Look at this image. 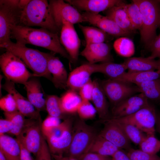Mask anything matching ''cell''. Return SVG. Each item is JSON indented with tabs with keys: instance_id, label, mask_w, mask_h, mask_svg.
I'll return each instance as SVG.
<instances>
[{
	"instance_id": "cell-1",
	"label": "cell",
	"mask_w": 160,
	"mask_h": 160,
	"mask_svg": "<svg viewBox=\"0 0 160 160\" xmlns=\"http://www.w3.org/2000/svg\"><path fill=\"white\" fill-rule=\"evenodd\" d=\"M58 34L43 28L38 29L18 25L12 28L10 38L21 44H31L43 47L53 53L60 54L72 63L69 55L60 42Z\"/></svg>"
},
{
	"instance_id": "cell-2",
	"label": "cell",
	"mask_w": 160,
	"mask_h": 160,
	"mask_svg": "<svg viewBox=\"0 0 160 160\" xmlns=\"http://www.w3.org/2000/svg\"><path fill=\"white\" fill-rule=\"evenodd\" d=\"M20 25L39 26L58 34L60 31L46 0H30L22 11Z\"/></svg>"
},
{
	"instance_id": "cell-3",
	"label": "cell",
	"mask_w": 160,
	"mask_h": 160,
	"mask_svg": "<svg viewBox=\"0 0 160 160\" xmlns=\"http://www.w3.org/2000/svg\"><path fill=\"white\" fill-rule=\"evenodd\" d=\"M2 48L20 58L32 71L34 76L42 77L52 81V76L47 69L45 52L12 41Z\"/></svg>"
},
{
	"instance_id": "cell-4",
	"label": "cell",
	"mask_w": 160,
	"mask_h": 160,
	"mask_svg": "<svg viewBox=\"0 0 160 160\" xmlns=\"http://www.w3.org/2000/svg\"><path fill=\"white\" fill-rule=\"evenodd\" d=\"M30 0H0V47L11 41L12 28L20 25L22 11Z\"/></svg>"
},
{
	"instance_id": "cell-5",
	"label": "cell",
	"mask_w": 160,
	"mask_h": 160,
	"mask_svg": "<svg viewBox=\"0 0 160 160\" xmlns=\"http://www.w3.org/2000/svg\"><path fill=\"white\" fill-rule=\"evenodd\" d=\"M138 6L142 16L140 30L141 40L148 47L157 36L156 30L160 25V1L133 0Z\"/></svg>"
},
{
	"instance_id": "cell-6",
	"label": "cell",
	"mask_w": 160,
	"mask_h": 160,
	"mask_svg": "<svg viewBox=\"0 0 160 160\" xmlns=\"http://www.w3.org/2000/svg\"><path fill=\"white\" fill-rule=\"evenodd\" d=\"M73 125L71 143L65 153L77 159L88 152L98 134L94 127L80 119Z\"/></svg>"
},
{
	"instance_id": "cell-7",
	"label": "cell",
	"mask_w": 160,
	"mask_h": 160,
	"mask_svg": "<svg viewBox=\"0 0 160 160\" xmlns=\"http://www.w3.org/2000/svg\"><path fill=\"white\" fill-rule=\"evenodd\" d=\"M0 66L5 78L15 83L23 85L34 76L21 59L9 51H6L0 56Z\"/></svg>"
},
{
	"instance_id": "cell-8",
	"label": "cell",
	"mask_w": 160,
	"mask_h": 160,
	"mask_svg": "<svg viewBox=\"0 0 160 160\" xmlns=\"http://www.w3.org/2000/svg\"><path fill=\"white\" fill-rule=\"evenodd\" d=\"M73 127L72 118L68 117L44 138L51 154L63 155L66 153L71 143Z\"/></svg>"
},
{
	"instance_id": "cell-9",
	"label": "cell",
	"mask_w": 160,
	"mask_h": 160,
	"mask_svg": "<svg viewBox=\"0 0 160 160\" xmlns=\"http://www.w3.org/2000/svg\"><path fill=\"white\" fill-rule=\"evenodd\" d=\"M157 115L154 107L149 104L129 116L113 118L131 124L148 135L155 134Z\"/></svg>"
},
{
	"instance_id": "cell-10",
	"label": "cell",
	"mask_w": 160,
	"mask_h": 160,
	"mask_svg": "<svg viewBox=\"0 0 160 160\" xmlns=\"http://www.w3.org/2000/svg\"><path fill=\"white\" fill-rule=\"evenodd\" d=\"M99 82L106 97L113 106L134 94L140 92L136 86L121 81L109 79Z\"/></svg>"
},
{
	"instance_id": "cell-11",
	"label": "cell",
	"mask_w": 160,
	"mask_h": 160,
	"mask_svg": "<svg viewBox=\"0 0 160 160\" xmlns=\"http://www.w3.org/2000/svg\"><path fill=\"white\" fill-rule=\"evenodd\" d=\"M41 121L26 119L23 129L16 139L31 153L36 156L41 145L43 136L41 129Z\"/></svg>"
},
{
	"instance_id": "cell-12",
	"label": "cell",
	"mask_w": 160,
	"mask_h": 160,
	"mask_svg": "<svg viewBox=\"0 0 160 160\" xmlns=\"http://www.w3.org/2000/svg\"><path fill=\"white\" fill-rule=\"evenodd\" d=\"M49 2L54 20L60 30L64 20L73 25L84 22L81 14L69 3L62 0H50Z\"/></svg>"
},
{
	"instance_id": "cell-13",
	"label": "cell",
	"mask_w": 160,
	"mask_h": 160,
	"mask_svg": "<svg viewBox=\"0 0 160 160\" xmlns=\"http://www.w3.org/2000/svg\"><path fill=\"white\" fill-rule=\"evenodd\" d=\"M60 33L61 44L69 55L72 63L76 62L79 55L81 41L73 24L63 21Z\"/></svg>"
},
{
	"instance_id": "cell-14",
	"label": "cell",
	"mask_w": 160,
	"mask_h": 160,
	"mask_svg": "<svg viewBox=\"0 0 160 160\" xmlns=\"http://www.w3.org/2000/svg\"><path fill=\"white\" fill-rule=\"evenodd\" d=\"M103 128L99 134L119 149L127 151L132 148L131 141L118 124L111 118L103 121Z\"/></svg>"
},
{
	"instance_id": "cell-15",
	"label": "cell",
	"mask_w": 160,
	"mask_h": 160,
	"mask_svg": "<svg viewBox=\"0 0 160 160\" xmlns=\"http://www.w3.org/2000/svg\"><path fill=\"white\" fill-rule=\"evenodd\" d=\"M81 14L84 22L89 23L109 35L115 37H127L131 34L122 30L114 21L106 16L85 12Z\"/></svg>"
},
{
	"instance_id": "cell-16",
	"label": "cell",
	"mask_w": 160,
	"mask_h": 160,
	"mask_svg": "<svg viewBox=\"0 0 160 160\" xmlns=\"http://www.w3.org/2000/svg\"><path fill=\"white\" fill-rule=\"evenodd\" d=\"M149 104L142 93L134 95L113 106L111 117L119 118L132 114Z\"/></svg>"
},
{
	"instance_id": "cell-17",
	"label": "cell",
	"mask_w": 160,
	"mask_h": 160,
	"mask_svg": "<svg viewBox=\"0 0 160 160\" xmlns=\"http://www.w3.org/2000/svg\"><path fill=\"white\" fill-rule=\"evenodd\" d=\"M2 87L13 96L19 111L29 119L41 121L40 112L35 108L27 98L22 95L17 91L15 83L6 78L5 82Z\"/></svg>"
},
{
	"instance_id": "cell-18",
	"label": "cell",
	"mask_w": 160,
	"mask_h": 160,
	"mask_svg": "<svg viewBox=\"0 0 160 160\" xmlns=\"http://www.w3.org/2000/svg\"><path fill=\"white\" fill-rule=\"evenodd\" d=\"M95 64L88 63L73 70L68 76L67 88L78 92L79 89L91 79L92 75L97 73Z\"/></svg>"
},
{
	"instance_id": "cell-19",
	"label": "cell",
	"mask_w": 160,
	"mask_h": 160,
	"mask_svg": "<svg viewBox=\"0 0 160 160\" xmlns=\"http://www.w3.org/2000/svg\"><path fill=\"white\" fill-rule=\"evenodd\" d=\"M110 45L105 42L86 44L80 54L92 64L113 62Z\"/></svg>"
},
{
	"instance_id": "cell-20",
	"label": "cell",
	"mask_w": 160,
	"mask_h": 160,
	"mask_svg": "<svg viewBox=\"0 0 160 160\" xmlns=\"http://www.w3.org/2000/svg\"><path fill=\"white\" fill-rule=\"evenodd\" d=\"M54 53H45L47 60V68L52 76V82L55 87L60 89H66L68 77L67 72L59 57Z\"/></svg>"
},
{
	"instance_id": "cell-21",
	"label": "cell",
	"mask_w": 160,
	"mask_h": 160,
	"mask_svg": "<svg viewBox=\"0 0 160 160\" xmlns=\"http://www.w3.org/2000/svg\"><path fill=\"white\" fill-rule=\"evenodd\" d=\"M23 85L26 91L27 99L35 108L39 112L46 110L47 95L37 77H31Z\"/></svg>"
},
{
	"instance_id": "cell-22",
	"label": "cell",
	"mask_w": 160,
	"mask_h": 160,
	"mask_svg": "<svg viewBox=\"0 0 160 160\" xmlns=\"http://www.w3.org/2000/svg\"><path fill=\"white\" fill-rule=\"evenodd\" d=\"M77 9L94 14L104 12L120 3L118 0H66Z\"/></svg>"
},
{
	"instance_id": "cell-23",
	"label": "cell",
	"mask_w": 160,
	"mask_h": 160,
	"mask_svg": "<svg viewBox=\"0 0 160 160\" xmlns=\"http://www.w3.org/2000/svg\"><path fill=\"white\" fill-rule=\"evenodd\" d=\"M122 1L104 12L106 16L114 21L125 31L131 34L136 30L132 26Z\"/></svg>"
},
{
	"instance_id": "cell-24",
	"label": "cell",
	"mask_w": 160,
	"mask_h": 160,
	"mask_svg": "<svg viewBox=\"0 0 160 160\" xmlns=\"http://www.w3.org/2000/svg\"><path fill=\"white\" fill-rule=\"evenodd\" d=\"M94 90L91 101L97 112L99 117L104 121L110 119L108 105L106 96L97 79L93 80Z\"/></svg>"
},
{
	"instance_id": "cell-25",
	"label": "cell",
	"mask_w": 160,
	"mask_h": 160,
	"mask_svg": "<svg viewBox=\"0 0 160 160\" xmlns=\"http://www.w3.org/2000/svg\"><path fill=\"white\" fill-rule=\"evenodd\" d=\"M129 72L153 71L157 70L159 60H156L148 57H130L126 59L123 62Z\"/></svg>"
},
{
	"instance_id": "cell-26",
	"label": "cell",
	"mask_w": 160,
	"mask_h": 160,
	"mask_svg": "<svg viewBox=\"0 0 160 160\" xmlns=\"http://www.w3.org/2000/svg\"><path fill=\"white\" fill-rule=\"evenodd\" d=\"M21 146L16 138L6 134L0 136V151L7 160H20Z\"/></svg>"
},
{
	"instance_id": "cell-27",
	"label": "cell",
	"mask_w": 160,
	"mask_h": 160,
	"mask_svg": "<svg viewBox=\"0 0 160 160\" xmlns=\"http://www.w3.org/2000/svg\"><path fill=\"white\" fill-rule=\"evenodd\" d=\"M160 78L157 71L125 72L116 80L136 85L147 81ZM115 80V79H114Z\"/></svg>"
},
{
	"instance_id": "cell-28",
	"label": "cell",
	"mask_w": 160,
	"mask_h": 160,
	"mask_svg": "<svg viewBox=\"0 0 160 160\" xmlns=\"http://www.w3.org/2000/svg\"><path fill=\"white\" fill-rule=\"evenodd\" d=\"M60 99L63 110L67 115L77 113L82 100L77 92L69 89L62 95Z\"/></svg>"
},
{
	"instance_id": "cell-29",
	"label": "cell",
	"mask_w": 160,
	"mask_h": 160,
	"mask_svg": "<svg viewBox=\"0 0 160 160\" xmlns=\"http://www.w3.org/2000/svg\"><path fill=\"white\" fill-rule=\"evenodd\" d=\"M119 149L113 144L98 134L88 152L111 157Z\"/></svg>"
},
{
	"instance_id": "cell-30",
	"label": "cell",
	"mask_w": 160,
	"mask_h": 160,
	"mask_svg": "<svg viewBox=\"0 0 160 160\" xmlns=\"http://www.w3.org/2000/svg\"><path fill=\"white\" fill-rule=\"evenodd\" d=\"M97 73H103L112 79H116L127 70L124 63H117L113 62L96 64Z\"/></svg>"
},
{
	"instance_id": "cell-31",
	"label": "cell",
	"mask_w": 160,
	"mask_h": 160,
	"mask_svg": "<svg viewBox=\"0 0 160 160\" xmlns=\"http://www.w3.org/2000/svg\"><path fill=\"white\" fill-rule=\"evenodd\" d=\"M86 41V44L104 42L108 39V34L100 28L79 24Z\"/></svg>"
},
{
	"instance_id": "cell-32",
	"label": "cell",
	"mask_w": 160,
	"mask_h": 160,
	"mask_svg": "<svg viewBox=\"0 0 160 160\" xmlns=\"http://www.w3.org/2000/svg\"><path fill=\"white\" fill-rule=\"evenodd\" d=\"M136 85L148 99L160 100V78Z\"/></svg>"
},
{
	"instance_id": "cell-33",
	"label": "cell",
	"mask_w": 160,
	"mask_h": 160,
	"mask_svg": "<svg viewBox=\"0 0 160 160\" xmlns=\"http://www.w3.org/2000/svg\"><path fill=\"white\" fill-rule=\"evenodd\" d=\"M111 118L118 124L130 141L134 144L139 145L145 137L146 135L134 125Z\"/></svg>"
},
{
	"instance_id": "cell-34",
	"label": "cell",
	"mask_w": 160,
	"mask_h": 160,
	"mask_svg": "<svg viewBox=\"0 0 160 160\" xmlns=\"http://www.w3.org/2000/svg\"><path fill=\"white\" fill-rule=\"evenodd\" d=\"M46 110L49 115L60 119L66 118L65 114L62 108L60 97L56 95H47L46 98Z\"/></svg>"
},
{
	"instance_id": "cell-35",
	"label": "cell",
	"mask_w": 160,
	"mask_h": 160,
	"mask_svg": "<svg viewBox=\"0 0 160 160\" xmlns=\"http://www.w3.org/2000/svg\"><path fill=\"white\" fill-rule=\"evenodd\" d=\"M113 47L116 52L119 55L130 57L135 52V47L132 41L127 37H121L114 42Z\"/></svg>"
},
{
	"instance_id": "cell-36",
	"label": "cell",
	"mask_w": 160,
	"mask_h": 160,
	"mask_svg": "<svg viewBox=\"0 0 160 160\" xmlns=\"http://www.w3.org/2000/svg\"><path fill=\"white\" fill-rule=\"evenodd\" d=\"M3 114L5 118L10 121L13 125L12 130L8 134L17 137L25 125L26 120L25 116L18 111L10 113L4 112Z\"/></svg>"
},
{
	"instance_id": "cell-37",
	"label": "cell",
	"mask_w": 160,
	"mask_h": 160,
	"mask_svg": "<svg viewBox=\"0 0 160 160\" xmlns=\"http://www.w3.org/2000/svg\"><path fill=\"white\" fill-rule=\"evenodd\" d=\"M125 9L134 29L140 30L142 25V16L138 5L133 1L131 3L125 4Z\"/></svg>"
},
{
	"instance_id": "cell-38",
	"label": "cell",
	"mask_w": 160,
	"mask_h": 160,
	"mask_svg": "<svg viewBox=\"0 0 160 160\" xmlns=\"http://www.w3.org/2000/svg\"><path fill=\"white\" fill-rule=\"evenodd\" d=\"M139 145L142 151L151 154H156L160 151V140L156 137L155 134L146 135Z\"/></svg>"
},
{
	"instance_id": "cell-39",
	"label": "cell",
	"mask_w": 160,
	"mask_h": 160,
	"mask_svg": "<svg viewBox=\"0 0 160 160\" xmlns=\"http://www.w3.org/2000/svg\"><path fill=\"white\" fill-rule=\"evenodd\" d=\"M79 119L84 121L94 118L97 114L96 109L90 101L82 100L77 111Z\"/></svg>"
},
{
	"instance_id": "cell-40",
	"label": "cell",
	"mask_w": 160,
	"mask_h": 160,
	"mask_svg": "<svg viewBox=\"0 0 160 160\" xmlns=\"http://www.w3.org/2000/svg\"><path fill=\"white\" fill-rule=\"evenodd\" d=\"M61 119L48 115L41 124L42 134L44 138L47 137L52 131L61 122Z\"/></svg>"
},
{
	"instance_id": "cell-41",
	"label": "cell",
	"mask_w": 160,
	"mask_h": 160,
	"mask_svg": "<svg viewBox=\"0 0 160 160\" xmlns=\"http://www.w3.org/2000/svg\"><path fill=\"white\" fill-rule=\"evenodd\" d=\"M127 153L131 160H160L157 154H151L140 149L131 148Z\"/></svg>"
},
{
	"instance_id": "cell-42",
	"label": "cell",
	"mask_w": 160,
	"mask_h": 160,
	"mask_svg": "<svg viewBox=\"0 0 160 160\" xmlns=\"http://www.w3.org/2000/svg\"><path fill=\"white\" fill-rule=\"evenodd\" d=\"M0 107L4 112L10 113L18 111L15 99L9 93L1 98Z\"/></svg>"
},
{
	"instance_id": "cell-43",
	"label": "cell",
	"mask_w": 160,
	"mask_h": 160,
	"mask_svg": "<svg viewBox=\"0 0 160 160\" xmlns=\"http://www.w3.org/2000/svg\"><path fill=\"white\" fill-rule=\"evenodd\" d=\"M94 87L93 81L91 79L79 89V94L82 100L91 101Z\"/></svg>"
},
{
	"instance_id": "cell-44",
	"label": "cell",
	"mask_w": 160,
	"mask_h": 160,
	"mask_svg": "<svg viewBox=\"0 0 160 160\" xmlns=\"http://www.w3.org/2000/svg\"><path fill=\"white\" fill-rule=\"evenodd\" d=\"M35 156L36 160H52L51 154L44 137L41 148Z\"/></svg>"
},
{
	"instance_id": "cell-45",
	"label": "cell",
	"mask_w": 160,
	"mask_h": 160,
	"mask_svg": "<svg viewBox=\"0 0 160 160\" xmlns=\"http://www.w3.org/2000/svg\"><path fill=\"white\" fill-rule=\"evenodd\" d=\"M148 47L151 52L149 57L152 59L158 58L160 60V33Z\"/></svg>"
},
{
	"instance_id": "cell-46",
	"label": "cell",
	"mask_w": 160,
	"mask_h": 160,
	"mask_svg": "<svg viewBox=\"0 0 160 160\" xmlns=\"http://www.w3.org/2000/svg\"><path fill=\"white\" fill-rule=\"evenodd\" d=\"M77 159L79 160H112L111 157L90 152L82 155Z\"/></svg>"
},
{
	"instance_id": "cell-47",
	"label": "cell",
	"mask_w": 160,
	"mask_h": 160,
	"mask_svg": "<svg viewBox=\"0 0 160 160\" xmlns=\"http://www.w3.org/2000/svg\"><path fill=\"white\" fill-rule=\"evenodd\" d=\"M13 125L12 122L6 119H0V136L8 133L12 129Z\"/></svg>"
},
{
	"instance_id": "cell-48",
	"label": "cell",
	"mask_w": 160,
	"mask_h": 160,
	"mask_svg": "<svg viewBox=\"0 0 160 160\" xmlns=\"http://www.w3.org/2000/svg\"><path fill=\"white\" fill-rule=\"evenodd\" d=\"M112 160H131L127 153L122 149H119L111 157Z\"/></svg>"
},
{
	"instance_id": "cell-49",
	"label": "cell",
	"mask_w": 160,
	"mask_h": 160,
	"mask_svg": "<svg viewBox=\"0 0 160 160\" xmlns=\"http://www.w3.org/2000/svg\"><path fill=\"white\" fill-rule=\"evenodd\" d=\"M20 143L21 148L20 160H33L31 153Z\"/></svg>"
},
{
	"instance_id": "cell-50",
	"label": "cell",
	"mask_w": 160,
	"mask_h": 160,
	"mask_svg": "<svg viewBox=\"0 0 160 160\" xmlns=\"http://www.w3.org/2000/svg\"><path fill=\"white\" fill-rule=\"evenodd\" d=\"M51 155L52 157L55 160H79L76 158L69 156H64L63 155L52 154Z\"/></svg>"
},
{
	"instance_id": "cell-51",
	"label": "cell",
	"mask_w": 160,
	"mask_h": 160,
	"mask_svg": "<svg viewBox=\"0 0 160 160\" xmlns=\"http://www.w3.org/2000/svg\"><path fill=\"white\" fill-rule=\"evenodd\" d=\"M155 128L156 130L159 133L160 135V115L158 114L157 115Z\"/></svg>"
},
{
	"instance_id": "cell-52",
	"label": "cell",
	"mask_w": 160,
	"mask_h": 160,
	"mask_svg": "<svg viewBox=\"0 0 160 160\" xmlns=\"http://www.w3.org/2000/svg\"><path fill=\"white\" fill-rule=\"evenodd\" d=\"M0 160H7L2 153L0 151Z\"/></svg>"
},
{
	"instance_id": "cell-53",
	"label": "cell",
	"mask_w": 160,
	"mask_h": 160,
	"mask_svg": "<svg viewBox=\"0 0 160 160\" xmlns=\"http://www.w3.org/2000/svg\"><path fill=\"white\" fill-rule=\"evenodd\" d=\"M159 63L158 66V67L157 69V71H156L157 72L160 74V60L159 59Z\"/></svg>"
}]
</instances>
